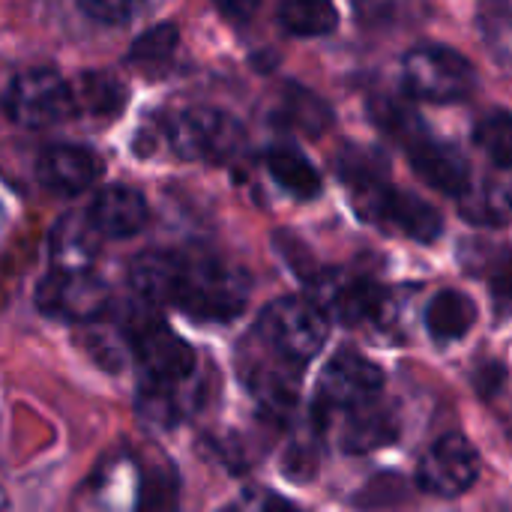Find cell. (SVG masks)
Segmentation results:
<instances>
[{
  "mask_svg": "<svg viewBox=\"0 0 512 512\" xmlns=\"http://www.w3.org/2000/svg\"><path fill=\"white\" fill-rule=\"evenodd\" d=\"M267 168H270L273 180L285 192H291V195H297L303 201H309V198H315L321 192V174H318V168L303 153H297L291 147H273L267 153Z\"/></svg>",
  "mask_w": 512,
  "mask_h": 512,
  "instance_id": "18",
  "label": "cell"
},
{
  "mask_svg": "<svg viewBox=\"0 0 512 512\" xmlns=\"http://www.w3.org/2000/svg\"><path fill=\"white\" fill-rule=\"evenodd\" d=\"M141 3L144 0H78V6L90 18H96L102 24H123V21H129L141 9Z\"/></svg>",
  "mask_w": 512,
  "mask_h": 512,
  "instance_id": "27",
  "label": "cell"
},
{
  "mask_svg": "<svg viewBox=\"0 0 512 512\" xmlns=\"http://www.w3.org/2000/svg\"><path fill=\"white\" fill-rule=\"evenodd\" d=\"M351 423L342 432V447L348 453H369L396 438V426L387 411H372V405L351 411Z\"/></svg>",
  "mask_w": 512,
  "mask_h": 512,
  "instance_id": "20",
  "label": "cell"
},
{
  "mask_svg": "<svg viewBox=\"0 0 512 512\" xmlns=\"http://www.w3.org/2000/svg\"><path fill=\"white\" fill-rule=\"evenodd\" d=\"M372 114H375V120L381 123V129L390 132L402 147H408L411 141H417L420 135H426L423 120H420L411 108H405V105H399V102H378V105L372 108Z\"/></svg>",
  "mask_w": 512,
  "mask_h": 512,
  "instance_id": "25",
  "label": "cell"
},
{
  "mask_svg": "<svg viewBox=\"0 0 512 512\" xmlns=\"http://www.w3.org/2000/svg\"><path fill=\"white\" fill-rule=\"evenodd\" d=\"M99 234L90 225L87 213L84 216H66L60 219V225L51 234V255L57 267L66 270H81L93 261V255L99 252Z\"/></svg>",
  "mask_w": 512,
  "mask_h": 512,
  "instance_id": "16",
  "label": "cell"
},
{
  "mask_svg": "<svg viewBox=\"0 0 512 512\" xmlns=\"http://www.w3.org/2000/svg\"><path fill=\"white\" fill-rule=\"evenodd\" d=\"M249 276L210 255H183L174 306L204 321H231L246 309Z\"/></svg>",
  "mask_w": 512,
  "mask_h": 512,
  "instance_id": "2",
  "label": "cell"
},
{
  "mask_svg": "<svg viewBox=\"0 0 512 512\" xmlns=\"http://www.w3.org/2000/svg\"><path fill=\"white\" fill-rule=\"evenodd\" d=\"M495 288L504 294V297H512V258L504 261L498 270H495Z\"/></svg>",
  "mask_w": 512,
  "mask_h": 512,
  "instance_id": "29",
  "label": "cell"
},
{
  "mask_svg": "<svg viewBox=\"0 0 512 512\" xmlns=\"http://www.w3.org/2000/svg\"><path fill=\"white\" fill-rule=\"evenodd\" d=\"M6 111L24 129H45L75 111V96L54 69H27L9 84Z\"/></svg>",
  "mask_w": 512,
  "mask_h": 512,
  "instance_id": "6",
  "label": "cell"
},
{
  "mask_svg": "<svg viewBox=\"0 0 512 512\" xmlns=\"http://www.w3.org/2000/svg\"><path fill=\"white\" fill-rule=\"evenodd\" d=\"M474 303L459 291H441L426 306V327L438 342H456L474 327Z\"/></svg>",
  "mask_w": 512,
  "mask_h": 512,
  "instance_id": "17",
  "label": "cell"
},
{
  "mask_svg": "<svg viewBox=\"0 0 512 512\" xmlns=\"http://www.w3.org/2000/svg\"><path fill=\"white\" fill-rule=\"evenodd\" d=\"M480 24L486 45L512 69V0H480Z\"/></svg>",
  "mask_w": 512,
  "mask_h": 512,
  "instance_id": "22",
  "label": "cell"
},
{
  "mask_svg": "<svg viewBox=\"0 0 512 512\" xmlns=\"http://www.w3.org/2000/svg\"><path fill=\"white\" fill-rule=\"evenodd\" d=\"M72 96H75V108L87 111L90 117H114L123 108V99H126L123 87L105 72L84 75L78 90H72Z\"/></svg>",
  "mask_w": 512,
  "mask_h": 512,
  "instance_id": "21",
  "label": "cell"
},
{
  "mask_svg": "<svg viewBox=\"0 0 512 512\" xmlns=\"http://www.w3.org/2000/svg\"><path fill=\"white\" fill-rule=\"evenodd\" d=\"M339 174L351 189V201L363 219L420 243H432L441 237L444 222L438 210L423 198L390 186L384 174L375 171L366 159L345 153V159L339 162Z\"/></svg>",
  "mask_w": 512,
  "mask_h": 512,
  "instance_id": "1",
  "label": "cell"
},
{
  "mask_svg": "<svg viewBox=\"0 0 512 512\" xmlns=\"http://www.w3.org/2000/svg\"><path fill=\"white\" fill-rule=\"evenodd\" d=\"M474 144L501 168H512V114H486L474 129Z\"/></svg>",
  "mask_w": 512,
  "mask_h": 512,
  "instance_id": "23",
  "label": "cell"
},
{
  "mask_svg": "<svg viewBox=\"0 0 512 512\" xmlns=\"http://www.w3.org/2000/svg\"><path fill=\"white\" fill-rule=\"evenodd\" d=\"M129 342L144 366V372L153 378L156 387H174L192 378L195 372V351L171 333L156 315H138L129 324Z\"/></svg>",
  "mask_w": 512,
  "mask_h": 512,
  "instance_id": "7",
  "label": "cell"
},
{
  "mask_svg": "<svg viewBox=\"0 0 512 512\" xmlns=\"http://www.w3.org/2000/svg\"><path fill=\"white\" fill-rule=\"evenodd\" d=\"M165 138L180 159H225L243 144V126L216 108H183L165 120Z\"/></svg>",
  "mask_w": 512,
  "mask_h": 512,
  "instance_id": "5",
  "label": "cell"
},
{
  "mask_svg": "<svg viewBox=\"0 0 512 512\" xmlns=\"http://www.w3.org/2000/svg\"><path fill=\"white\" fill-rule=\"evenodd\" d=\"M279 24L291 36H327L339 24V12L330 0H282Z\"/></svg>",
  "mask_w": 512,
  "mask_h": 512,
  "instance_id": "19",
  "label": "cell"
},
{
  "mask_svg": "<svg viewBox=\"0 0 512 512\" xmlns=\"http://www.w3.org/2000/svg\"><path fill=\"white\" fill-rule=\"evenodd\" d=\"M36 306L66 321H99L111 306V291L99 276L87 273V267H57L42 279L36 291Z\"/></svg>",
  "mask_w": 512,
  "mask_h": 512,
  "instance_id": "9",
  "label": "cell"
},
{
  "mask_svg": "<svg viewBox=\"0 0 512 512\" xmlns=\"http://www.w3.org/2000/svg\"><path fill=\"white\" fill-rule=\"evenodd\" d=\"M177 48V27L174 24H159L153 30H147L141 39H135L129 60L150 66V63H165L171 57V51Z\"/></svg>",
  "mask_w": 512,
  "mask_h": 512,
  "instance_id": "26",
  "label": "cell"
},
{
  "mask_svg": "<svg viewBox=\"0 0 512 512\" xmlns=\"http://www.w3.org/2000/svg\"><path fill=\"white\" fill-rule=\"evenodd\" d=\"M387 291L363 276L348 273H324L315 282V303L324 309L327 318L339 324H366L381 321L387 309Z\"/></svg>",
  "mask_w": 512,
  "mask_h": 512,
  "instance_id": "11",
  "label": "cell"
},
{
  "mask_svg": "<svg viewBox=\"0 0 512 512\" xmlns=\"http://www.w3.org/2000/svg\"><path fill=\"white\" fill-rule=\"evenodd\" d=\"M480 477L477 447L465 435L438 438L417 465V486L435 498H459Z\"/></svg>",
  "mask_w": 512,
  "mask_h": 512,
  "instance_id": "10",
  "label": "cell"
},
{
  "mask_svg": "<svg viewBox=\"0 0 512 512\" xmlns=\"http://www.w3.org/2000/svg\"><path fill=\"white\" fill-rule=\"evenodd\" d=\"M87 219L99 237L123 240L144 228L147 222V201L141 192L129 186H105L87 207Z\"/></svg>",
  "mask_w": 512,
  "mask_h": 512,
  "instance_id": "14",
  "label": "cell"
},
{
  "mask_svg": "<svg viewBox=\"0 0 512 512\" xmlns=\"http://www.w3.org/2000/svg\"><path fill=\"white\" fill-rule=\"evenodd\" d=\"M282 108H285V117L309 135H318L330 126V108L318 96H312L309 90L291 87Z\"/></svg>",
  "mask_w": 512,
  "mask_h": 512,
  "instance_id": "24",
  "label": "cell"
},
{
  "mask_svg": "<svg viewBox=\"0 0 512 512\" xmlns=\"http://www.w3.org/2000/svg\"><path fill=\"white\" fill-rule=\"evenodd\" d=\"M405 150H408V159H411L414 171L429 186H435L444 195H456V198H462L468 192V186H471V168H468V159L456 147H450L444 141H435L426 132L417 141H411Z\"/></svg>",
  "mask_w": 512,
  "mask_h": 512,
  "instance_id": "12",
  "label": "cell"
},
{
  "mask_svg": "<svg viewBox=\"0 0 512 512\" xmlns=\"http://www.w3.org/2000/svg\"><path fill=\"white\" fill-rule=\"evenodd\" d=\"M36 174H39V183L57 195H81L99 180L102 162L87 147L54 144L42 150L36 162Z\"/></svg>",
  "mask_w": 512,
  "mask_h": 512,
  "instance_id": "13",
  "label": "cell"
},
{
  "mask_svg": "<svg viewBox=\"0 0 512 512\" xmlns=\"http://www.w3.org/2000/svg\"><path fill=\"white\" fill-rule=\"evenodd\" d=\"M183 255L177 252H144L129 267L132 291L147 303H174Z\"/></svg>",
  "mask_w": 512,
  "mask_h": 512,
  "instance_id": "15",
  "label": "cell"
},
{
  "mask_svg": "<svg viewBox=\"0 0 512 512\" xmlns=\"http://www.w3.org/2000/svg\"><path fill=\"white\" fill-rule=\"evenodd\" d=\"M216 6H219L222 15L231 18V21H249V18L258 12L261 0H216Z\"/></svg>",
  "mask_w": 512,
  "mask_h": 512,
  "instance_id": "28",
  "label": "cell"
},
{
  "mask_svg": "<svg viewBox=\"0 0 512 512\" xmlns=\"http://www.w3.org/2000/svg\"><path fill=\"white\" fill-rule=\"evenodd\" d=\"M384 390V372L366 360L357 351L336 354L318 384V402L324 414H351L366 405H375V399Z\"/></svg>",
  "mask_w": 512,
  "mask_h": 512,
  "instance_id": "8",
  "label": "cell"
},
{
  "mask_svg": "<svg viewBox=\"0 0 512 512\" xmlns=\"http://www.w3.org/2000/svg\"><path fill=\"white\" fill-rule=\"evenodd\" d=\"M474 66L447 45H420L402 60V87L420 102H459L474 90Z\"/></svg>",
  "mask_w": 512,
  "mask_h": 512,
  "instance_id": "4",
  "label": "cell"
},
{
  "mask_svg": "<svg viewBox=\"0 0 512 512\" xmlns=\"http://www.w3.org/2000/svg\"><path fill=\"white\" fill-rule=\"evenodd\" d=\"M510 207H512V192H510Z\"/></svg>",
  "mask_w": 512,
  "mask_h": 512,
  "instance_id": "30",
  "label": "cell"
},
{
  "mask_svg": "<svg viewBox=\"0 0 512 512\" xmlns=\"http://www.w3.org/2000/svg\"><path fill=\"white\" fill-rule=\"evenodd\" d=\"M261 333L279 360L303 366L327 342L330 318L315 300L306 297H279L261 312Z\"/></svg>",
  "mask_w": 512,
  "mask_h": 512,
  "instance_id": "3",
  "label": "cell"
}]
</instances>
